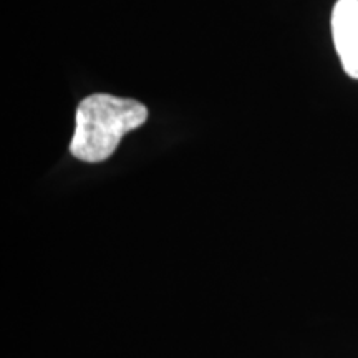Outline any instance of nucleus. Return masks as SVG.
Listing matches in <instances>:
<instances>
[{"label":"nucleus","mask_w":358,"mask_h":358,"mask_svg":"<svg viewBox=\"0 0 358 358\" xmlns=\"http://www.w3.org/2000/svg\"><path fill=\"white\" fill-rule=\"evenodd\" d=\"M148 120L143 103L98 93L80 101L70 153L85 163H101L118 148L124 134Z\"/></svg>","instance_id":"1"},{"label":"nucleus","mask_w":358,"mask_h":358,"mask_svg":"<svg viewBox=\"0 0 358 358\" xmlns=\"http://www.w3.org/2000/svg\"><path fill=\"white\" fill-rule=\"evenodd\" d=\"M332 37L345 73L358 80V0H337L332 10Z\"/></svg>","instance_id":"2"}]
</instances>
